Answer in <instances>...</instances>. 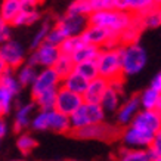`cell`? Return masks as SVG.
<instances>
[{
	"instance_id": "cell-1",
	"label": "cell",
	"mask_w": 161,
	"mask_h": 161,
	"mask_svg": "<svg viewBox=\"0 0 161 161\" xmlns=\"http://www.w3.org/2000/svg\"><path fill=\"white\" fill-rule=\"evenodd\" d=\"M89 25L101 27L112 34H120L133 22V15L130 12H121L115 9L98 10L87 16Z\"/></svg>"
},
{
	"instance_id": "cell-2",
	"label": "cell",
	"mask_w": 161,
	"mask_h": 161,
	"mask_svg": "<svg viewBox=\"0 0 161 161\" xmlns=\"http://www.w3.org/2000/svg\"><path fill=\"white\" fill-rule=\"evenodd\" d=\"M120 61H121L123 75H135L145 68L148 62V53L141 43L123 44L118 47Z\"/></svg>"
},
{
	"instance_id": "cell-3",
	"label": "cell",
	"mask_w": 161,
	"mask_h": 161,
	"mask_svg": "<svg viewBox=\"0 0 161 161\" xmlns=\"http://www.w3.org/2000/svg\"><path fill=\"white\" fill-rule=\"evenodd\" d=\"M107 114L103 111L99 103H87L83 102V105L78 108L75 112L69 115V126H71V132L84 129L87 126L93 124H99V123L105 121Z\"/></svg>"
},
{
	"instance_id": "cell-4",
	"label": "cell",
	"mask_w": 161,
	"mask_h": 161,
	"mask_svg": "<svg viewBox=\"0 0 161 161\" xmlns=\"http://www.w3.org/2000/svg\"><path fill=\"white\" fill-rule=\"evenodd\" d=\"M96 65H98L99 77L105 78L108 83L112 80L124 78L118 47H115V49H101L98 58H96Z\"/></svg>"
},
{
	"instance_id": "cell-5",
	"label": "cell",
	"mask_w": 161,
	"mask_h": 161,
	"mask_svg": "<svg viewBox=\"0 0 161 161\" xmlns=\"http://www.w3.org/2000/svg\"><path fill=\"white\" fill-rule=\"evenodd\" d=\"M80 37L86 44H92L99 49H115L121 46L120 34H112L107 30L95 25H87Z\"/></svg>"
},
{
	"instance_id": "cell-6",
	"label": "cell",
	"mask_w": 161,
	"mask_h": 161,
	"mask_svg": "<svg viewBox=\"0 0 161 161\" xmlns=\"http://www.w3.org/2000/svg\"><path fill=\"white\" fill-rule=\"evenodd\" d=\"M69 135H73L78 139H96V141L112 142L120 137L121 129L118 126H112V124H108L103 121L99 124H93V126H87L84 129L71 132Z\"/></svg>"
},
{
	"instance_id": "cell-7",
	"label": "cell",
	"mask_w": 161,
	"mask_h": 161,
	"mask_svg": "<svg viewBox=\"0 0 161 161\" xmlns=\"http://www.w3.org/2000/svg\"><path fill=\"white\" fill-rule=\"evenodd\" d=\"M59 56H61L59 47L52 46L49 43H43L40 44L37 49L31 50V53H30V56H27L25 62L28 65L36 67V68H39V67H42V68H52Z\"/></svg>"
},
{
	"instance_id": "cell-8",
	"label": "cell",
	"mask_w": 161,
	"mask_h": 161,
	"mask_svg": "<svg viewBox=\"0 0 161 161\" xmlns=\"http://www.w3.org/2000/svg\"><path fill=\"white\" fill-rule=\"evenodd\" d=\"M0 53H2V58L5 61L6 67L12 71L19 68L22 64H25V59H27L25 47L18 40L14 39L8 40L6 43L0 46Z\"/></svg>"
},
{
	"instance_id": "cell-9",
	"label": "cell",
	"mask_w": 161,
	"mask_h": 161,
	"mask_svg": "<svg viewBox=\"0 0 161 161\" xmlns=\"http://www.w3.org/2000/svg\"><path fill=\"white\" fill-rule=\"evenodd\" d=\"M59 86H61V78L53 71V68H42L36 75V80L33 81V84L30 86L31 98L34 99L47 90L58 89Z\"/></svg>"
},
{
	"instance_id": "cell-10",
	"label": "cell",
	"mask_w": 161,
	"mask_h": 161,
	"mask_svg": "<svg viewBox=\"0 0 161 161\" xmlns=\"http://www.w3.org/2000/svg\"><path fill=\"white\" fill-rule=\"evenodd\" d=\"M154 136L155 135L142 132L141 129H136V127L129 124L121 130L120 139L124 143V148H129V149H148Z\"/></svg>"
},
{
	"instance_id": "cell-11",
	"label": "cell",
	"mask_w": 161,
	"mask_h": 161,
	"mask_svg": "<svg viewBox=\"0 0 161 161\" xmlns=\"http://www.w3.org/2000/svg\"><path fill=\"white\" fill-rule=\"evenodd\" d=\"M83 96L77 93H73L59 86L56 90V101H55V111L61 112L64 115L69 117L73 112H75L78 108L83 105Z\"/></svg>"
},
{
	"instance_id": "cell-12",
	"label": "cell",
	"mask_w": 161,
	"mask_h": 161,
	"mask_svg": "<svg viewBox=\"0 0 161 161\" xmlns=\"http://www.w3.org/2000/svg\"><path fill=\"white\" fill-rule=\"evenodd\" d=\"M55 25L62 31L65 37H75V36H81V33L89 25V19L87 16H81V15L65 14L56 21Z\"/></svg>"
},
{
	"instance_id": "cell-13",
	"label": "cell",
	"mask_w": 161,
	"mask_h": 161,
	"mask_svg": "<svg viewBox=\"0 0 161 161\" xmlns=\"http://www.w3.org/2000/svg\"><path fill=\"white\" fill-rule=\"evenodd\" d=\"M130 126L141 129L142 132L155 135L161 130V115L155 109H141L136 114V117L133 118V121L130 123Z\"/></svg>"
},
{
	"instance_id": "cell-14",
	"label": "cell",
	"mask_w": 161,
	"mask_h": 161,
	"mask_svg": "<svg viewBox=\"0 0 161 161\" xmlns=\"http://www.w3.org/2000/svg\"><path fill=\"white\" fill-rule=\"evenodd\" d=\"M36 103L31 101V102L27 103H16V108H15V114H14V132L16 133H22L25 132L30 127V123H31V118L36 114Z\"/></svg>"
},
{
	"instance_id": "cell-15",
	"label": "cell",
	"mask_w": 161,
	"mask_h": 161,
	"mask_svg": "<svg viewBox=\"0 0 161 161\" xmlns=\"http://www.w3.org/2000/svg\"><path fill=\"white\" fill-rule=\"evenodd\" d=\"M141 111V105H139V96L135 95L130 99H127L124 103L120 105L117 109V124L121 127L129 126L133 121V118L136 117V114Z\"/></svg>"
},
{
	"instance_id": "cell-16",
	"label": "cell",
	"mask_w": 161,
	"mask_h": 161,
	"mask_svg": "<svg viewBox=\"0 0 161 161\" xmlns=\"http://www.w3.org/2000/svg\"><path fill=\"white\" fill-rule=\"evenodd\" d=\"M108 89V81L102 77H96L95 80L89 81L87 89L83 95V101L87 103H99L103 93Z\"/></svg>"
},
{
	"instance_id": "cell-17",
	"label": "cell",
	"mask_w": 161,
	"mask_h": 161,
	"mask_svg": "<svg viewBox=\"0 0 161 161\" xmlns=\"http://www.w3.org/2000/svg\"><path fill=\"white\" fill-rule=\"evenodd\" d=\"M87 84H89L87 80L83 78L81 75H78L75 71H73L71 74H68L65 78L61 80V87L67 89V90H69L73 93H77L80 96L84 95L86 89H87Z\"/></svg>"
},
{
	"instance_id": "cell-18",
	"label": "cell",
	"mask_w": 161,
	"mask_h": 161,
	"mask_svg": "<svg viewBox=\"0 0 161 161\" xmlns=\"http://www.w3.org/2000/svg\"><path fill=\"white\" fill-rule=\"evenodd\" d=\"M49 130L61 135H69L71 126H69V117L64 115L58 111H49Z\"/></svg>"
},
{
	"instance_id": "cell-19",
	"label": "cell",
	"mask_w": 161,
	"mask_h": 161,
	"mask_svg": "<svg viewBox=\"0 0 161 161\" xmlns=\"http://www.w3.org/2000/svg\"><path fill=\"white\" fill-rule=\"evenodd\" d=\"M39 73V69L33 67V65H28V64L25 62L22 64L18 69H15V75L18 78V81H19L21 87H30L33 81L36 80V75Z\"/></svg>"
},
{
	"instance_id": "cell-20",
	"label": "cell",
	"mask_w": 161,
	"mask_h": 161,
	"mask_svg": "<svg viewBox=\"0 0 161 161\" xmlns=\"http://www.w3.org/2000/svg\"><path fill=\"white\" fill-rule=\"evenodd\" d=\"M120 96H121L120 93H117L114 89H111L108 86V89L105 90V93H103L102 99H101V102H99V105H101V108L105 111V114H107V112H117V109L120 108V105H121Z\"/></svg>"
},
{
	"instance_id": "cell-21",
	"label": "cell",
	"mask_w": 161,
	"mask_h": 161,
	"mask_svg": "<svg viewBox=\"0 0 161 161\" xmlns=\"http://www.w3.org/2000/svg\"><path fill=\"white\" fill-rule=\"evenodd\" d=\"M101 49L92 44H86L84 43L75 53L71 56L74 61V64H80V62H87V61H96Z\"/></svg>"
},
{
	"instance_id": "cell-22",
	"label": "cell",
	"mask_w": 161,
	"mask_h": 161,
	"mask_svg": "<svg viewBox=\"0 0 161 161\" xmlns=\"http://www.w3.org/2000/svg\"><path fill=\"white\" fill-rule=\"evenodd\" d=\"M118 161H152L148 149H129L123 147L118 152Z\"/></svg>"
},
{
	"instance_id": "cell-23",
	"label": "cell",
	"mask_w": 161,
	"mask_h": 161,
	"mask_svg": "<svg viewBox=\"0 0 161 161\" xmlns=\"http://www.w3.org/2000/svg\"><path fill=\"white\" fill-rule=\"evenodd\" d=\"M0 84H2L8 92L12 93L15 98H16V96L21 93V90H22L19 81H18V78L15 75V71H12V69H8L6 73H3L0 75Z\"/></svg>"
},
{
	"instance_id": "cell-24",
	"label": "cell",
	"mask_w": 161,
	"mask_h": 161,
	"mask_svg": "<svg viewBox=\"0 0 161 161\" xmlns=\"http://www.w3.org/2000/svg\"><path fill=\"white\" fill-rule=\"evenodd\" d=\"M141 19V27L143 28H157L161 25V8L154 6L152 9H149L147 14H143L139 16Z\"/></svg>"
},
{
	"instance_id": "cell-25",
	"label": "cell",
	"mask_w": 161,
	"mask_h": 161,
	"mask_svg": "<svg viewBox=\"0 0 161 161\" xmlns=\"http://www.w3.org/2000/svg\"><path fill=\"white\" fill-rule=\"evenodd\" d=\"M56 90H47V92L39 95L37 98L33 99V102L36 103V107L39 111H53L55 108V101H56Z\"/></svg>"
},
{
	"instance_id": "cell-26",
	"label": "cell",
	"mask_w": 161,
	"mask_h": 161,
	"mask_svg": "<svg viewBox=\"0 0 161 161\" xmlns=\"http://www.w3.org/2000/svg\"><path fill=\"white\" fill-rule=\"evenodd\" d=\"M19 14V0H3L0 5V18L10 24Z\"/></svg>"
},
{
	"instance_id": "cell-27",
	"label": "cell",
	"mask_w": 161,
	"mask_h": 161,
	"mask_svg": "<svg viewBox=\"0 0 161 161\" xmlns=\"http://www.w3.org/2000/svg\"><path fill=\"white\" fill-rule=\"evenodd\" d=\"M74 67H75V64H74L71 56H68V55H61L52 68H53V71L59 75V78L62 80V78H65L68 74L73 73Z\"/></svg>"
},
{
	"instance_id": "cell-28",
	"label": "cell",
	"mask_w": 161,
	"mask_h": 161,
	"mask_svg": "<svg viewBox=\"0 0 161 161\" xmlns=\"http://www.w3.org/2000/svg\"><path fill=\"white\" fill-rule=\"evenodd\" d=\"M74 71H75L78 75H81L83 78H86L87 81H92V80H95L96 77H99L96 61H87V62L75 64Z\"/></svg>"
},
{
	"instance_id": "cell-29",
	"label": "cell",
	"mask_w": 161,
	"mask_h": 161,
	"mask_svg": "<svg viewBox=\"0 0 161 161\" xmlns=\"http://www.w3.org/2000/svg\"><path fill=\"white\" fill-rule=\"evenodd\" d=\"M139 96V105H141V109H155L157 102H158V98H160V93L155 92L154 89L148 87L145 89L142 93L137 95Z\"/></svg>"
},
{
	"instance_id": "cell-30",
	"label": "cell",
	"mask_w": 161,
	"mask_h": 161,
	"mask_svg": "<svg viewBox=\"0 0 161 161\" xmlns=\"http://www.w3.org/2000/svg\"><path fill=\"white\" fill-rule=\"evenodd\" d=\"M16 147L21 151V154L28 155V154H31L37 148V141H36V137L31 133L22 132L19 133V136L16 139Z\"/></svg>"
},
{
	"instance_id": "cell-31",
	"label": "cell",
	"mask_w": 161,
	"mask_h": 161,
	"mask_svg": "<svg viewBox=\"0 0 161 161\" xmlns=\"http://www.w3.org/2000/svg\"><path fill=\"white\" fill-rule=\"evenodd\" d=\"M154 6H155L154 0H127V12L137 16L147 14Z\"/></svg>"
},
{
	"instance_id": "cell-32",
	"label": "cell",
	"mask_w": 161,
	"mask_h": 161,
	"mask_svg": "<svg viewBox=\"0 0 161 161\" xmlns=\"http://www.w3.org/2000/svg\"><path fill=\"white\" fill-rule=\"evenodd\" d=\"M40 21V12H21L15 16V19L10 22V27H28Z\"/></svg>"
},
{
	"instance_id": "cell-33",
	"label": "cell",
	"mask_w": 161,
	"mask_h": 161,
	"mask_svg": "<svg viewBox=\"0 0 161 161\" xmlns=\"http://www.w3.org/2000/svg\"><path fill=\"white\" fill-rule=\"evenodd\" d=\"M83 44H84V42L81 40L80 36H75V37H67L62 43L59 44V52H61V55L73 56V55L75 53Z\"/></svg>"
},
{
	"instance_id": "cell-34",
	"label": "cell",
	"mask_w": 161,
	"mask_h": 161,
	"mask_svg": "<svg viewBox=\"0 0 161 161\" xmlns=\"http://www.w3.org/2000/svg\"><path fill=\"white\" fill-rule=\"evenodd\" d=\"M30 129L34 132H46L49 130V111H37L31 118Z\"/></svg>"
},
{
	"instance_id": "cell-35",
	"label": "cell",
	"mask_w": 161,
	"mask_h": 161,
	"mask_svg": "<svg viewBox=\"0 0 161 161\" xmlns=\"http://www.w3.org/2000/svg\"><path fill=\"white\" fill-rule=\"evenodd\" d=\"M14 103L15 96L0 84V117L5 118L8 114H10L12 108H14Z\"/></svg>"
},
{
	"instance_id": "cell-36",
	"label": "cell",
	"mask_w": 161,
	"mask_h": 161,
	"mask_svg": "<svg viewBox=\"0 0 161 161\" xmlns=\"http://www.w3.org/2000/svg\"><path fill=\"white\" fill-rule=\"evenodd\" d=\"M50 28H52V24H50L49 21H43V22L40 24L39 30L36 31V34L33 36L31 43H30V47H31V50L37 49L40 44H43L44 42H46V37H47V34H49Z\"/></svg>"
},
{
	"instance_id": "cell-37",
	"label": "cell",
	"mask_w": 161,
	"mask_h": 161,
	"mask_svg": "<svg viewBox=\"0 0 161 161\" xmlns=\"http://www.w3.org/2000/svg\"><path fill=\"white\" fill-rule=\"evenodd\" d=\"M67 14L89 16V15L92 14V8H90L89 0H74L73 3L68 6V12Z\"/></svg>"
},
{
	"instance_id": "cell-38",
	"label": "cell",
	"mask_w": 161,
	"mask_h": 161,
	"mask_svg": "<svg viewBox=\"0 0 161 161\" xmlns=\"http://www.w3.org/2000/svg\"><path fill=\"white\" fill-rule=\"evenodd\" d=\"M65 39H67V37L64 36L62 31H61L56 25H52V28H50L49 34H47V37H46V42H44V43H49V44H52V46L59 47V44L62 43Z\"/></svg>"
},
{
	"instance_id": "cell-39",
	"label": "cell",
	"mask_w": 161,
	"mask_h": 161,
	"mask_svg": "<svg viewBox=\"0 0 161 161\" xmlns=\"http://www.w3.org/2000/svg\"><path fill=\"white\" fill-rule=\"evenodd\" d=\"M148 152H149V155H151L152 160L161 157V130L158 133H155V136L152 139L151 145L148 148Z\"/></svg>"
},
{
	"instance_id": "cell-40",
	"label": "cell",
	"mask_w": 161,
	"mask_h": 161,
	"mask_svg": "<svg viewBox=\"0 0 161 161\" xmlns=\"http://www.w3.org/2000/svg\"><path fill=\"white\" fill-rule=\"evenodd\" d=\"M10 39H12V27L0 18V46Z\"/></svg>"
},
{
	"instance_id": "cell-41",
	"label": "cell",
	"mask_w": 161,
	"mask_h": 161,
	"mask_svg": "<svg viewBox=\"0 0 161 161\" xmlns=\"http://www.w3.org/2000/svg\"><path fill=\"white\" fill-rule=\"evenodd\" d=\"M39 8L37 0H19V10L21 12H36Z\"/></svg>"
},
{
	"instance_id": "cell-42",
	"label": "cell",
	"mask_w": 161,
	"mask_h": 161,
	"mask_svg": "<svg viewBox=\"0 0 161 161\" xmlns=\"http://www.w3.org/2000/svg\"><path fill=\"white\" fill-rule=\"evenodd\" d=\"M112 9L127 12V0H112Z\"/></svg>"
},
{
	"instance_id": "cell-43",
	"label": "cell",
	"mask_w": 161,
	"mask_h": 161,
	"mask_svg": "<svg viewBox=\"0 0 161 161\" xmlns=\"http://www.w3.org/2000/svg\"><path fill=\"white\" fill-rule=\"evenodd\" d=\"M151 89H154L155 92L161 93V71L158 74H157L155 77L152 78V81H151V86H149Z\"/></svg>"
},
{
	"instance_id": "cell-44",
	"label": "cell",
	"mask_w": 161,
	"mask_h": 161,
	"mask_svg": "<svg viewBox=\"0 0 161 161\" xmlns=\"http://www.w3.org/2000/svg\"><path fill=\"white\" fill-rule=\"evenodd\" d=\"M8 132H9V126H8V121H6V118L0 117V142H2V139L8 135Z\"/></svg>"
},
{
	"instance_id": "cell-45",
	"label": "cell",
	"mask_w": 161,
	"mask_h": 161,
	"mask_svg": "<svg viewBox=\"0 0 161 161\" xmlns=\"http://www.w3.org/2000/svg\"><path fill=\"white\" fill-rule=\"evenodd\" d=\"M8 67H6V64H5V61H3V58H2V53H0V75L3 73H6L8 71Z\"/></svg>"
},
{
	"instance_id": "cell-46",
	"label": "cell",
	"mask_w": 161,
	"mask_h": 161,
	"mask_svg": "<svg viewBox=\"0 0 161 161\" xmlns=\"http://www.w3.org/2000/svg\"><path fill=\"white\" fill-rule=\"evenodd\" d=\"M155 111L158 112L161 115V93H160V98H158V102H157V107H155Z\"/></svg>"
},
{
	"instance_id": "cell-47",
	"label": "cell",
	"mask_w": 161,
	"mask_h": 161,
	"mask_svg": "<svg viewBox=\"0 0 161 161\" xmlns=\"http://www.w3.org/2000/svg\"><path fill=\"white\" fill-rule=\"evenodd\" d=\"M154 3H155V6L161 8V0H154Z\"/></svg>"
},
{
	"instance_id": "cell-48",
	"label": "cell",
	"mask_w": 161,
	"mask_h": 161,
	"mask_svg": "<svg viewBox=\"0 0 161 161\" xmlns=\"http://www.w3.org/2000/svg\"><path fill=\"white\" fill-rule=\"evenodd\" d=\"M152 161H161V157H158V158H155V160H152Z\"/></svg>"
},
{
	"instance_id": "cell-49",
	"label": "cell",
	"mask_w": 161,
	"mask_h": 161,
	"mask_svg": "<svg viewBox=\"0 0 161 161\" xmlns=\"http://www.w3.org/2000/svg\"><path fill=\"white\" fill-rule=\"evenodd\" d=\"M37 2H39V3H40V2H42V0H37Z\"/></svg>"
}]
</instances>
